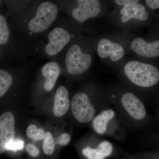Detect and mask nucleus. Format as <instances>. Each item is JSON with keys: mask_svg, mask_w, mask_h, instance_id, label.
Masks as SVG:
<instances>
[{"mask_svg": "<svg viewBox=\"0 0 159 159\" xmlns=\"http://www.w3.org/2000/svg\"><path fill=\"white\" fill-rule=\"evenodd\" d=\"M124 70L131 82L138 86L151 87L159 82L158 69L152 65L132 61L125 64Z\"/></svg>", "mask_w": 159, "mask_h": 159, "instance_id": "obj_1", "label": "nucleus"}, {"mask_svg": "<svg viewBox=\"0 0 159 159\" xmlns=\"http://www.w3.org/2000/svg\"><path fill=\"white\" fill-rule=\"evenodd\" d=\"M57 6L52 2L46 1L38 7L36 14L28 23L29 31L34 34H39L51 27L58 15Z\"/></svg>", "mask_w": 159, "mask_h": 159, "instance_id": "obj_2", "label": "nucleus"}, {"mask_svg": "<svg viewBox=\"0 0 159 159\" xmlns=\"http://www.w3.org/2000/svg\"><path fill=\"white\" fill-rule=\"evenodd\" d=\"M92 63L91 55L82 52L77 44L71 46L66 54V68L69 74L72 75H79L84 73L89 68Z\"/></svg>", "mask_w": 159, "mask_h": 159, "instance_id": "obj_3", "label": "nucleus"}, {"mask_svg": "<svg viewBox=\"0 0 159 159\" xmlns=\"http://www.w3.org/2000/svg\"><path fill=\"white\" fill-rule=\"evenodd\" d=\"M71 109L75 119L80 123H87L93 118L96 110L88 96L82 92L75 94L71 101Z\"/></svg>", "mask_w": 159, "mask_h": 159, "instance_id": "obj_4", "label": "nucleus"}, {"mask_svg": "<svg viewBox=\"0 0 159 159\" xmlns=\"http://www.w3.org/2000/svg\"><path fill=\"white\" fill-rule=\"evenodd\" d=\"M71 36L68 31L63 28L56 27L48 34L49 42L45 49L46 54L54 56L62 51L68 44Z\"/></svg>", "mask_w": 159, "mask_h": 159, "instance_id": "obj_5", "label": "nucleus"}, {"mask_svg": "<svg viewBox=\"0 0 159 159\" xmlns=\"http://www.w3.org/2000/svg\"><path fill=\"white\" fill-rule=\"evenodd\" d=\"M77 7L73 9L72 15L74 19L80 23L84 22L90 18L99 15L101 6L97 0H78Z\"/></svg>", "mask_w": 159, "mask_h": 159, "instance_id": "obj_6", "label": "nucleus"}, {"mask_svg": "<svg viewBox=\"0 0 159 159\" xmlns=\"http://www.w3.org/2000/svg\"><path fill=\"white\" fill-rule=\"evenodd\" d=\"M15 135L14 115L11 112H6L0 116V153L6 151V145L14 139Z\"/></svg>", "mask_w": 159, "mask_h": 159, "instance_id": "obj_7", "label": "nucleus"}, {"mask_svg": "<svg viewBox=\"0 0 159 159\" xmlns=\"http://www.w3.org/2000/svg\"><path fill=\"white\" fill-rule=\"evenodd\" d=\"M123 107L131 117L137 120H141L146 116V111L142 101L134 94L125 93L121 99Z\"/></svg>", "mask_w": 159, "mask_h": 159, "instance_id": "obj_8", "label": "nucleus"}, {"mask_svg": "<svg viewBox=\"0 0 159 159\" xmlns=\"http://www.w3.org/2000/svg\"><path fill=\"white\" fill-rule=\"evenodd\" d=\"M97 53L101 58L109 57L112 61L116 62L124 57L125 51L120 44L103 38L98 43Z\"/></svg>", "mask_w": 159, "mask_h": 159, "instance_id": "obj_9", "label": "nucleus"}, {"mask_svg": "<svg viewBox=\"0 0 159 159\" xmlns=\"http://www.w3.org/2000/svg\"><path fill=\"white\" fill-rule=\"evenodd\" d=\"M130 46L135 53L142 57L152 58L159 56V40L148 43L142 38L138 37L132 41Z\"/></svg>", "mask_w": 159, "mask_h": 159, "instance_id": "obj_10", "label": "nucleus"}, {"mask_svg": "<svg viewBox=\"0 0 159 159\" xmlns=\"http://www.w3.org/2000/svg\"><path fill=\"white\" fill-rule=\"evenodd\" d=\"M61 71L60 66L55 61L47 63L41 70L42 74L45 78L44 87L47 91L52 90L56 84Z\"/></svg>", "mask_w": 159, "mask_h": 159, "instance_id": "obj_11", "label": "nucleus"}, {"mask_svg": "<svg viewBox=\"0 0 159 159\" xmlns=\"http://www.w3.org/2000/svg\"><path fill=\"white\" fill-rule=\"evenodd\" d=\"M70 106L68 91L65 87L61 86L57 89L54 96L53 111L55 116H62L66 113Z\"/></svg>", "mask_w": 159, "mask_h": 159, "instance_id": "obj_12", "label": "nucleus"}, {"mask_svg": "<svg viewBox=\"0 0 159 159\" xmlns=\"http://www.w3.org/2000/svg\"><path fill=\"white\" fill-rule=\"evenodd\" d=\"M120 14L122 15L121 19L122 23L127 22L132 19L145 21L148 16L145 6L139 3L123 7L120 11Z\"/></svg>", "mask_w": 159, "mask_h": 159, "instance_id": "obj_13", "label": "nucleus"}, {"mask_svg": "<svg viewBox=\"0 0 159 159\" xmlns=\"http://www.w3.org/2000/svg\"><path fill=\"white\" fill-rule=\"evenodd\" d=\"M115 116V112L112 110H107L97 116L93 121V125L95 131L102 134L105 132L107 128V123Z\"/></svg>", "mask_w": 159, "mask_h": 159, "instance_id": "obj_14", "label": "nucleus"}, {"mask_svg": "<svg viewBox=\"0 0 159 159\" xmlns=\"http://www.w3.org/2000/svg\"><path fill=\"white\" fill-rule=\"evenodd\" d=\"M13 82L12 75L8 71L0 70V98L9 90Z\"/></svg>", "mask_w": 159, "mask_h": 159, "instance_id": "obj_15", "label": "nucleus"}, {"mask_svg": "<svg viewBox=\"0 0 159 159\" xmlns=\"http://www.w3.org/2000/svg\"><path fill=\"white\" fill-rule=\"evenodd\" d=\"M10 32L5 18L0 14V45H4L9 42Z\"/></svg>", "mask_w": 159, "mask_h": 159, "instance_id": "obj_16", "label": "nucleus"}, {"mask_svg": "<svg viewBox=\"0 0 159 159\" xmlns=\"http://www.w3.org/2000/svg\"><path fill=\"white\" fill-rule=\"evenodd\" d=\"M27 135L34 141H40L44 138L45 133L43 128H38L36 125L31 124L26 131Z\"/></svg>", "mask_w": 159, "mask_h": 159, "instance_id": "obj_17", "label": "nucleus"}, {"mask_svg": "<svg viewBox=\"0 0 159 159\" xmlns=\"http://www.w3.org/2000/svg\"><path fill=\"white\" fill-rule=\"evenodd\" d=\"M44 139L43 145L44 152L47 155L52 154L55 150V143L51 133L49 132L46 133Z\"/></svg>", "mask_w": 159, "mask_h": 159, "instance_id": "obj_18", "label": "nucleus"}, {"mask_svg": "<svg viewBox=\"0 0 159 159\" xmlns=\"http://www.w3.org/2000/svg\"><path fill=\"white\" fill-rule=\"evenodd\" d=\"M82 153L88 159H104L105 157L98 148H93L87 147L83 148Z\"/></svg>", "mask_w": 159, "mask_h": 159, "instance_id": "obj_19", "label": "nucleus"}, {"mask_svg": "<svg viewBox=\"0 0 159 159\" xmlns=\"http://www.w3.org/2000/svg\"><path fill=\"white\" fill-rule=\"evenodd\" d=\"M24 147V142L20 139H14L6 145V150H11L13 152L22 150Z\"/></svg>", "mask_w": 159, "mask_h": 159, "instance_id": "obj_20", "label": "nucleus"}, {"mask_svg": "<svg viewBox=\"0 0 159 159\" xmlns=\"http://www.w3.org/2000/svg\"><path fill=\"white\" fill-rule=\"evenodd\" d=\"M105 157L109 156L112 152L113 146L111 144L107 141H104L99 144L97 147Z\"/></svg>", "mask_w": 159, "mask_h": 159, "instance_id": "obj_21", "label": "nucleus"}, {"mask_svg": "<svg viewBox=\"0 0 159 159\" xmlns=\"http://www.w3.org/2000/svg\"><path fill=\"white\" fill-rule=\"evenodd\" d=\"M71 140V137L67 134H63L61 135L55 140V142L58 145H66L70 143Z\"/></svg>", "mask_w": 159, "mask_h": 159, "instance_id": "obj_22", "label": "nucleus"}, {"mask_svg": "<svg viewBox=\"0 0 159 159\" xmlns=\"http://www.w3.org/2000/svg\"><path fill=\"white\" fill-rule=\"evenodd\" d=\"M26 149L31 156L36 157L39 155V149L34 144H28L26 146Z\"/></svg>", "mask_w": 159, "mask_h": 159, "instance_id": "obj_23", "label": "nucleus"}, {"mask_svg": "<svg viewBox=\"0 0 159 159\" xmlns=\"http://www.w3.org/2000/svg\"><path fill=\"white\" fill-rule=\"evenodd\" d=\"M115 2L119 6L125 7L130 4L139 3V0H116Z\"/></svg>", "mask_w": 159, "mask_h": 159, "instance_id": "obj_24", "label": "nucleus"}, {"mask_svg": "<svg viewBox=\"0 0 159 159\" xmlns=\"http://www.w3.org/2000/svg\"><path fill=\"white\" fill-rule=\"evenodd\" d=\"M146 5L152 9H156L159 8V0H146Z\"/></svg>", "mask_w": 159, "mask_h": 159, "instance_id": "obj_25", "label": "nucleus"}, {"mask_svg": "<svg viewBox=\"0 0 159 159\" xmlns=\"http://www.w3.org/2000/svg\"><path fill=\"white\" fill-rule=\"evenodd\" d=\"M1 50H0V56H1Z\"/></svg>", "mask_w": 159, "mask_h": 159, "instance_id": "obj_26", "label": "nucleus"}, {"mask_svg": "<svg viewBox=\"0 0 159 159\" xmlns=\"http://www.w3.org/2000/svg\"><path fill=\"white\" fill-rule=\"evenodd\" d=\"M1 3V1H0V3Z\"/></svg>", "mask_w": 159, "mask_h": 159, "instance_id": "obj_27", "label": "nucleus"}]
</instances>
